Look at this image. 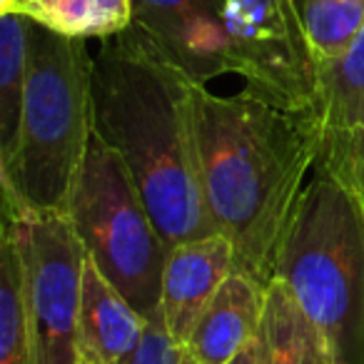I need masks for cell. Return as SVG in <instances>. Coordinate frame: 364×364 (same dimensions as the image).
Segmentation results:
<instances>
[{
    "instance_id": "cell-1",
    "label": "cell",
    "mask_w": 364,
    "mask_h": 364,
    "mask_svg": "<svg viewBox=\"0 0 364 364\" xmlns=\"http://www.w3.org/2000/svg\"><path fill=\"white\" fill-rule=\"evenodd\" d=\"M205 200L218 232L230 237L237 269L267 287L279 250L324 147L309 107H292L242 87L195 90Z\"/></svg>"
},
{
    "instance_id": "cell-2",
    "label": "cell",
    "mask_w": 364,
    "mask_h": 364,
    "mask_svg": "<svg viewBox=\"0 0 364 364\" xmlns=\"http://www.w3.org/2000/svg\"><path fill=\"white\" fill-rule=\"evenodd\" d=\"M198 85L135 26L92 55V132L130 170L167 250L218 232L205 200Z\"/></svg>"
},
{
    "instance_id": "cell-3",
    "label": "cell",
    "mask_w": 364,
    "mask_h": 364,
    "mask_svg": "<svg viewBox=\"0 0 364 364\" xmlns=\"http://www.w3.org/2000/svg\"><path fill=\"white\" fill-rule=\"evenodd\" d=\"M92 135V55L87 41L31 21L23 120L0 162L3 210L68 215Z\"/></svg>"
},
{
    "instance_id": "cell-4",
    "label": "cell",
    "mask_w": 364,
    "mask_h": 364,
    "mask_svg": "<svg viewBox=\"0 0 364 364\" xmlns=\"http://www.w3.org/2000/svg\"><path fill=\"white\" fill-rule=\"evenodd\" d=\"M274 279L327 337L337 364H364V210L317 162Z\"/></svg>"
},
{
    "instance_id": "cell-5",
    "label": "cell",
    "mask_w": 364,
    "mask_h": 364,
    "mask_svg": "<svg viewBox=\"0 0 364 364\" xmlns=\"http://www.w3.org/2000/svg\"><path fill=\"white\" fill-rule=\"evenodd\" d=\"M87 257L150 322H162V274L167 245L130 170L92 132L68 205Z\"/></svg>"
},
{
    "instance_id": "cell-6",
    "label": "cell",
    "mask_w": 364,
    "mask_h": 364,
    "mask_svg": "<svg viewBox=\"0 0 364 364\" xmlns=\"http://www.w3.org/2000/svg\"><path fill=\"white\" fill-rule=\"evenodd\" d=\"M3 228L21 257L33 364H80L77 319L85 245L63 213L3 210Z\"/></svg>"
},
{
    "instance_id": "cell-7",
    "label": "cell",
    "mask_w": 364,
    "mask_h": 364,
    "mask_svg": "<svg viewBox=\"0 0 364 364\" xmlns=\"http://www.w3.org/2000/svg\"><path fill=\"white\" fill-rule=\"evenodd\" d=\"M232 75L282 105L312 107L317 63L282 0H220Z\"/></svg>"
},
{
    "instance_id": "cell-8",
    "label": "cell",
    "mask_w": 364,
    "mask_h": 364,
    "mask_svg": "<svg viewBox=\"0 0 364 364\" xmlns=\"http://www.w3.org/2000/svg\"><path fill=\"white\" fill-rule=\"evenodd\" d=\"M132 26L200 85L232 75L220 0H132Z\"/></svg>"
},
{
    "instance_id": "cell-9",
    "label": "cell",
    "mask_w": 364,
    "mask_h": 364,
    "mask_svg": "<svg viewBox=\"0 0 364 364\" xmlns=\"http://www.w3.org/2000/svg\"><path fill=\"white\" fill-rule=\"evenodd\" d=\"M232 269H237L235 247L223 232L180 242L167 252L160 309L167 334L180 347Z\"/></svg>"
},
{
    "instance_id": "cell-10",
    "label": "cell",
    "mask_w": 364,
    "mask_h": 364,
    "mask_svg": "<svg viewBox=\"0 0 364 364\" xmlns=\"http://www.w3.org/2000/svg\"><path fill=\"white\" fill-rule=\"evenodd\" d=\"M267 287L242 269H232L195 322L185 352L200 364H230L252 347L264 312Z\"/></svg>"
},
{
    "instance_id": "cell-11",
    "label": "cell",
    "mask_w": 364,
    "mask_h": 364,
    "mask_svg": "<svg viewBox=\"0 0 364 364\" xmlns=\"http://www.w3.org/2000/svg\"><path fill=\"white\" fill-rule=\"evenodd\" d=\"M150 319L142 317L90 257L82 274L77 352L80 364H120L140 347Z\"/></svg>"
},
{
    "instance_id": "cell-12",
    "label": "cell",
    "mask_w": 364,
    "mask_h": 364,
    "mask_svg": "<svg viewBox=\"0 0 364 364\" xmlns=\"http://www.w3.org/2000/svg\"><path fill=\"white\" fill-rule=\"evenodd\" d=\"M255 364H337L324 332L279 279L267 284L255 337Z\"/></svg>"
},
{
    "instance_id": "cell-13",
    "label": "cell",
    "mask_w": 364,
    "mask_h": 364,
    "mask_svg": "<svg viewBox=\"0 0 364 364\" xmlns=\"http://www.w3.org/2000/svg\"><path fill=\"white\" fill-rule=\"evenodd\" d=\"M309 110L324 132L364 130V28L339 60L317 65Z\"/></svg>"
},
{
    "instance_id": "cell-14",
    "label": "cell",
    "mask_w": 364,
    "mask_h": 364,
    "mask_svg": "<svg viewBox=\"0 0 364 364\" xmlns=\"http://www.w3.org/2000/svg\"><path fill=\"white\" fill-rule=\"evenodd\" d=\"M18 13L68 38L105 41L132 26V0H23Z\"/></svg>"
},
{
    "instance_id": "cell-15",
    "label": "cell",
    "mask_w": 364,
    "mask_h": 364,
    "mask_svg": "<svg viewBox=\"0 0 364 364\" xmlns=\"http://www.w3.org/2000/svg\"><path fill=\"white\" fill-rule=\"evenodd\" d=\"M31 18L23 13L0 16V162L16 147L28 85Z\"/></svg>"
},
{
    "instance_id": "cell-16",
    "label": "cell",
    "mask_w": 364,
    "mask_h": 364,
    "mask_svg": "<svg viewBox=\"0 0 364 364\" xmlns=\"http://www.w3.org/2000/svg\"><path fill=\"white\" fill-rule=\"evenodd\" d=\"M0 364H33L21 257L6 228L0 235Z\"/></svg>"
},
{
    "instance_id": "cell-17",
    "label": "cell",
    "mask_w": 364,
    "mask_h": 364,
    "mask_svg": "<svg viewBox=\"0 0 364 364\" xmlns=\"http://www.w3.org/2000/svg\"><path fill=\"white\" fill-rule=\"evenodd\" d=\"M307 48L314 63H334L364 28V0H299Z\"/></svg>"
},
{
    "instance_id": "cell-18",
    "label": "cell",
    "mask_w": 364,
    "mask_h": 364,
    "mask_svg": "<svg viewBox=\"0 0 364 364\" xmlns=\"http://www.w3.org/2000/svg\"><path fill=\"white\" fill-rule=\"evenodd\" d=\"M319 162L347 185L364 210V130L324 132Z\"/></svg>"
},
{
    "instance_id": "cell-19",
    "label": "cell",
    "mask_w": 364,
    "mask_h": 364,
    "mask_svg": "<svg viewBox=\"0 0 364 364\" xmlns=\"http://www.w3.org/2000/svg\"><path fill=\"white\" fill-rule=\"evenodd\" d=\"M182 357H185V347H180L167 334L165 324L150 322L140 347L120 364H182Z\"/></svg>"
},
{
    "instance_id": "cell-20",
    "label": "cell",
    "mask_w": 364,
    "mask_h": 364,
    "mask_svg": "<svg viewBox=\"0 0 364 364\" xmlns=\"http://www.w3.org/2000/svg\"><path fill=\"white\" fill-rule=\"evenodd\" d=\"M230 364H255V342H252V347L242 349V352H240Z\"/></svg>"
},
{
    "instance_id": "cell-21",
    "label": "cell",
    "mask_w": 364,
    "mask_h": 364,
    "mask_svg": "<svg viewBox=\"0 0 364 364\" xmlns=\"http://www.w3.org/2000/svg\"><path fill=\"white\" fill-rule=\"evenodd\" d=\"M282 3H284V8L289 11V16H292L297 23H302V6H299V0H282Z\"/></svg>"
},
{
    "instance_id": "cell-22",
    "label": "cell",
    "mask_w": 364,
    "mask_h": 364,
    "mask_svg": "<svg viewBox=\"0 0 364 364\" xmlns=\"http://www.w3.org/2000/svg\"><path fill=\"white\" fill-rule=\"evenodd\" d=\"M18 6H21V0H0V16H6V13H18Z\"/></svg>"
},
{
    "instance_id": "cell-23",
    "label": "cell",
    "mask_w": 364,
    "mask_h": 364,
    "mask_svg": "<svg viewBox=\"0 0 364 364\" xmlns=\"http://www.w3.org/2000/svg\"><path fill=\"white\" fill-rule=\"evenodd\" d=\"M182 364H200V362H198V359H193L188 352H185V357H182Z\"/></svg>"
},
{
    "instance_id": "cell-24",
    "label": "cell",
    "mask_w": 364,
    "mask_h": 364,
    "mask_svg": "<svg viewBox=\"0 0 364 364\" xmlns=\"http://www.w3.org/2000/svg\"><path fill=\"white\" fill-rule=\"evenodd\" d=\"M21 3H23V0H21ZM18 8H21V6H18Z\"/></svg>"
}]
</instances>
